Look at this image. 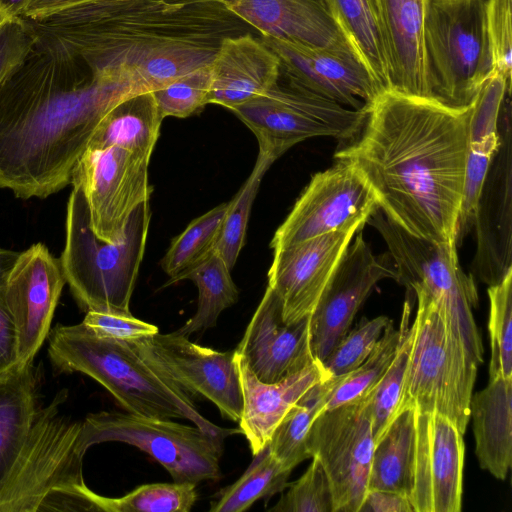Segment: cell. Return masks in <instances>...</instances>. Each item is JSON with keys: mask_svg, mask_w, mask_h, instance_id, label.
Returning <instances> with one entry per match:
<instances>
[{"mask_svg": "<svg viewBox=\"0 0 512 512\" xmlns=\"http://www.w3.org/2000/svg\"><path fill=\"white\" fill-rule=\"evenodd\" d=\"M273 512H333V496L328 477L320 462H312L304 474L295 482L288 484Z\"/></svg>", "mask_w": 512, "mask_h": 512, "instance_id": "43", "label": "cell"}, {"mask_svg": "<svg viewBox=\"0 0 512 512\" xmlns=\"http://www.w3.org/2000/svg\"><path fill=\"white\" fill-rule=\"evenodd\" d=\"M242 391L239 422L253 455L268 444L281 420L297 400L314 384L331 375L314 360L302 370L275 383L259 380L235 350Z\"/></svg>", "mask_w": 512, "mask_h": 512, "instance_id": "26", "label": "cell"}, {"mask_svg": "<svg viewBox=\"0 0 512 512\" xmlns=\"http://www.w3.org/2000/svg\"><path fill=\"white\" fill-rule=\"evenodd\" d=\"M348 46L379 88L390 89L389 66L373 0H323Z\"/></svg>", "mask_w": 512, "mask_h": 512, "instance_id": "31", "label": "cell"}, {"mask_svg": "<svg viewBox=\"0 0 512 512\" xmlns=\"http://www.w3.org/2000/svg\"><path fill=\"white\" fill-rule=\"evenodd\" d=\"M487 293L491 344L489 380L512 378V271L500 283L489 286Z\"/></svg>", "mask_w": 512, "mask_h": 512, "instance_id": "40", "label": "cell"}, {"mask_svg": "<svg viewBox=\"0 0 512 512\" xmlns=\"http://www.w3.org/2000/svg\"><path fill=\"white\" fill-rule=\"evenodd\" d=\"M417 312L400 409L437 413L464 434L478 364L428 295L415 293Z\"/></svg>", "mask_w": 512, "mask_h": 512, "instance_id": "6", "label": "cell"}, {"mask_svg": "<svg viewBox=\"0 0 512 512\" xmlns=\"http://www.w3.org/2000/svg\"><path fill=\"white\" fill-rule=\"evenodd\" d=\"M149 161L118 146L87 149L79 159L71 185L81 189L92 229L100 239L120 241L135 208L149 201Z\"/></svg>", "mask_w": 512, "mask_h": 512, "instance_id": "13", "label": "cell"}, {"mask_svg": "<svg viewBox=\"0 0 512 512\" xmlns=\"http://www.w3.org/2000/svg\"><path fill=\"white\" fill-rule=\"evenodd\" d=\"M260 40L280 61L288 85L352 109L371 105L382 93L350 50L310 46L267 36Z\"/></svg>", "mask_w": 512, "mask_h": 512, "instance_id": "18", "label": "cell"}, {"mask_svg": "<svg viewBox=\"0 0 512 512\" xmlns=\"http://www.w3.org/2000/svg\"><path fill=\"white\" fill-rule=\"evenodd\" d=\"M358 512H414L404 494L388 490H367Z\"/></svg>", "mask_w": 512, "mask_h": 512, "instance_id": "47", "label": "cell"}, {"mask_svg": "<svg viewBox=\"0 0 512 512\" xmlns=\"http://www.w3.org/2000/svg\"><path fill=\"white\" fill-rule=\"evenodd\" d=\"M163 119L152 92L128 96L103 116L87 149L118 146L150 158Z\"/></svg>", "mask_w": 512, "mask_h": 512, "instance_id": "29", "label": "cell"}, {"mask_svg": "<svg viewBox=\"0 0 512 512\" xmlns=\"http://www.w3.org/2000/svg\"><path fill=\"white\" fill-rule=\"evenodd\" d=\"M377 209L376 196L362 174L337 161L313 175L270 247L276 250L350 227L362 228Z\"/></svg>", "mask_w": 512, "mask_h": 512, "instance_id": "14", "label": "cell"}, {"mask_svg": "<svg viewBox=\"0 0 512 512\" xmlns=\"http://www.w3.org/2000/svg\"><path fill=\"white\" fill-rule=\"evenodd\" d=\"M415 422L414 407L401 409L374 444L367 490L394 491L410 498L415 461Z\"/></svg>", "mask_w": 512, "mask_h": 512, "instance_id": "30", "label": "cell"}, {"mask_svg": "<svg viewBox=\"0 0 512 512\" xmlns=\"http://www.w3.org/2000/svg\"><path fill=\"white\" fill-rule=\"evenodd\" d=\"M426 1L373 0L389 66L388 91L432 99L425 54Z\"/></svg>", "mask_w": 512, "mask_h": 512, "instance_id": "23", "label": "cell"}, {"mask_svg": "<svg viewBox=\"0 0 512 512\" xmlns=\"http://www.w3.org/2000/svg\"><path fill=\"white\" fill-rule=\"evenodd\" d=\"M392 320L381 315L372 319L362 318L360 323L341 338L321 362L333 377H339L355 370L369 356Z\"/></svg>", "mask_w": 512, "mask_h": 512, "instance_id": "41", "label": "cell"}, {"mask_svg": "<svg viewBox=\"0 0 512 512\" xmlns=\"http://www.w3.org/2000/svg\"><path fill=\"white\" fill-rule=\"evenodd\" d=\"M413 489L414 512H460L465 445L446 417L416 411Z\"/></svg>", "mask_w": 512, "mask_h": 512, "instance_id": "20", "label": "cell"}, {"mask_svg": "<svg viewBox=\"0 0 512 512\" xmlns=\"http://www.w3.org/2000/svg\"><path fill=\"white\" fill-rule=\"evenodd\" d=\"M371 392L324 409L307 435V452L320 462L330 482L333 512H358L367 491L374 448Z\"/></svg>", "mask_w": 512, "mask_h": 512, "instance_id": "12", "label": "cell"}, {"mask_svg": "<svg viewBox=\"0 0 512 512\" xmlns=\"http://www.w3.org/2000/svg\"><path fill=\"white\" fill-rule=\"evenodd\" d=\"M223 258L213 251L183 278L192 280L199 292L196 313L175 332L188 337L216 325L221 312L238 300V289Z\"/></svg>", "mask_w": 512, "mask_h": 512, "instance_id": "34", "label": "cell"}, {"mask_svg": "<svg viewBox=\"0 0 512 512\" xmlns=\"http://www.w3.org/2000/svg\"><path fill=\"white\" fill-rule=\"evenodd\" d=\"M210 86L209 64L177 78L152 93L163 118H186L209 104Z\"/></svg>", "mask_w": 512, "mask_h": 512, "instance_id": "42", "label": "cell"}, {"mask_svg": "<svg viewBox=\"0 0 512 512\" xmlns=\"http://www.w3.org/2000/svg\"><path fill=\"white\" fill-rule=\"evenodd\" d=\"M483 1H426L424 36L431 96L453 108L471 106L492 75Z\"/></svg>", "mask_w": 512, "mask_h": 512, "instance_id": "8", "label": "cell"}, {"mask_svg": "<svg viewBox=\"0 0 512 512\" xmlns=\"http://www.w3.org/2000/svg\"><path fill=\"white\" fill-rule=\"evenodd\" d=\"M483 11L492 74L511 82L512 0H484Z\"/></svg>", "mask_w": 512, "mask_h": 512, "instance_id": "44", "label": "cell"}, {"mask_svg": "<svg viewBox=\"0 0 512 512\" xmlns=\"http://www.w3.org/2000/svg\"><path fill=\"white\" fill-rule=\"evenodd\" d=\"M128 343L153 369L184 391L213 402L223 417L240 420L243 401L235 350L216 351L176 332H158Z\"/></svg>", "mask_w": 512, "mask_h": 512, "instance_id": "15", "label": "cell"}, {"mask_svg": "<svg viewBox=\"0 0 512 512\" xmlns=\"http://www.w3.org/2000/svg\"><path fill=\"white\" fill-rule=\"evenodd\" d=\"M253 456L241 477L221 492L218 501L211 506V512H242L257 500H268L288 487L292 470L274 457L268 444Z\"/></svg>", "mask_w": 512, "mask_h": 512, "instance_id": "35", "label": "cell"}, {"mask_svg": "<svg viewBox=\"0 0 512 512\" xmlns=\"http://www.w3.org/2000/svg\"><path fill=\"white\" fill-rule=\"evenodd\" d=\"M221 1L262 36L351 51L323 0Z\"/></svg>", "mask_w": 512, "mask_h": 512, "instance_id": "24", "label": "cell"}, {"mask_svg": "<svg viewBox=\"0 0 512 512\" xmlns=\"http://www.w3.org/2000/svg\"><path fill=\"white\" fill-rule=\"evenodd\" d=\"M399 330L391 321L369 356L355 370L343 376L330 395L325 409L361 399L377 385L389 367L397 348Z\"/></svg>", "mask_w": 512, "mask_h": 512, "instance_id": "39", "label": "cell"}, {"mask_svg": "<svg viewBox=\"0 0 512 512\" xmlns=\"http://www.w3.org/2000/svg\"><path fill=\"white\" fill-rule=\"evenodd\" d=\"M209 104L229 110L271 89L280 77V61L260 38L247 32L222 40L210 63Z\"/></svg>", "mask_w": 512, "mask_h": 512, "instance_id": "25", "label": "cell"}, {"mask_svg": "<svg viewBox=\"0 0 512 512\" xmlns=\"http://www.w3.org/2000/svg\"><path fill=\"white\" fill-rule=\"evenodd\" d=\"M470 418L480 467L505 480L512 462V378L490 379L472 394Z\"/></svg>", "mask_w": 512, "mask_h": 512, "instance_id": "27", "label": "cell"}, {"mask_svg": "<svg viewBox=\"0 0 512 512\" xmlns=\"http://www.w3.org/2000/svg\"><path fill=\"white\" fill-rule=\"evenodd\" d=\"M65 283L60 260L44 244L19 253L4 291V307L17 334V364L33 363L48 337Z\"/></svg>", "mask_w": 512, "mask_h": 512, "instance_id": "19", "label": "cell"}, {"mask_svg": "<svg viewBox=\"0 0 512 512\" xmlns=\"http://www.w3.org/2000/svg\"><path fill=\"white\" fill-rule=\"evenodd\" d=\"M350 227L273 250L268 286L278 296L286 322L309 316L356 232Z\"/></svg>", "mask_w": 512, "mask_h": 512, "instance_id": "21", "label": "cell"}, {"mask_svg": "<svg viewBox=\"0 0 512 512\" xmlns=\"http://www.w3.org/2000/svg\"><path fill=\"white\" fill-rule=\"evenodd\" d=\"M471 110L384 91L335 159L362 174L378 208L403 230L457 247Z\"/></svg>", "mask_w": 512, "mask_h": 512, "instance_id": "1", "label": "cell"}, {"mask_svg": "<svg viewBox=\"0 0 512 512\" xmlns=\"http://www.w3.org/2000/svg\"><path fill=\"white\" fill-rule=\"evenodd\" d=\"M36 38L25 18H16L0 30V84L34 49Z\"/></svg>", "mask_w": 512, "mask_h": 512, "instance_id": "46", "label": "cell"}, {"mask_svg": "<svg viewBox=\"0 0 512 512\" xmlns=\"http://www.w3.org/2000/svg\"><path fill=\"white\" fill-rule=\"evenodd\" d=\"M103 442H122L145 451L169 472L174 482L197 484L221 476L223 440L195 425L129 412L87 415L79 436L81 450L86 453L91 446Z\"/></svg>", "mask_w": 512, "mask_h": 512, "instance_id": "10", "label": "cell"}, {"mask_svg": "<svg viewBox=\"0 0 512 512\" xmlns=\"http://www.w3.org/2000/svg\"><path fill=\"white\" fill-rule=\"evenodd\" d=\"M48 356L58 373H83L104 386L129 413L180 418L224 440L241 433L206 419L187 392L153 369L128 342L97 336L82 323L58 324L48 334Z\"/></svg>", "mask_w": 512, "mask_h": 512, "instance_id": "4", "label": "cell"}, {"mask_svg": "<svg viewBox=\"0 0 512 512\" xmlns=\"http://www.w3.org/2000/svg\"><path fill=\"white\" fill-rule=\"evenodd\" d=\"M95 0H33L23 18L39 21Z\"/></svg>", "mask_w": 512, "mask_h": 512, "instance_id": "49", "label": "cell"}, {"mask_svg": "<svg viewBox=\"0 0 512 512\" xmlns=\"http://www.w3.org/2000/svg\"><path fill=\"white\" fill-rule=\"evenodd\" d=\"M26 20L34 47L80 59L130 95L209 65L224 38L248 31L221 0H95Z\"/></svg>", "mask_w": 512, "mask_h": 512, "instance_id": "2", "label": "cell"}, {"mask_svg": "<svg viewBox=\"0 0 512 512\" xmlns=\"http://www.w3.org/2000/svg\"><path fill=\"white\" fill-rule=\"evenodd\" d=\"M309 318L286 322L278 296L267 285L236 352L259 380L279 382L316 360L310 348Z\"/></svg>", "mask_w": 512, "mask_h": 512, "instance_id": "22", "label": "cell"}, {"mask_svg": "<svg viewBox=\"0 0 512 512\" xmlns=\"http://www.w3.org/2000/svg\"><path fill=\"white\" fill-rule=\"evenodd\" d=\"M13 19L16 18H13L7 9L0 3V30Z\"/></svg>", "mask_w": 512, "mask_h": 512, "instance_id": "52", "label": "cell"}, {"mask_svg": "<svg viewBox=\"0 0 512 512\" xmlns=\"http://www.w3.org/2000/svg\"><path fill=\"white\" fill-rule=\"evenodd\" d=\"M256 136L259 151L279 158L308 138L351 141L361 131L368 106L352 109L318 95L277 83L266 93L231 110Z\"/></svg>", "mask_w": 512, "mask_h": 512, "instance_id": "11", "label": "cell"}, {"mask_svg": "<svg viewBox=\"0 0 512 512\" xmlns=\"http://www.w3.org/2000/svg\"><path fill=\"white\" fill-rule=\"evenodd\" d=\"M20 252L0 247V306L4 307V291L8 276Z\"/></svg>", "mask_w": 512, "mask_h": 512, "instance_id": "50", "label": "cell"}, {"mask_svg": "<svg viewBox=\"0 0 512 512\" xmlns=\"http://www.w3.org/2000/svg\"><path fill=\"white\" fill-rule=\"evenodd\" d=\"M343 376H330L310 387L289 409L273 432L268 446L285 468L293 470L302 461L310 458L306 448L309 429L315 418L325 409L330 395Z\"/></svg>", "mask_w": 512, "mask_h": 512, "instance_id": "32", "label": "cell"}, {"mask_svg": "<svg viewBox=\"0 0 512 512\" xmlns=\"http://www.w3.org/2000/svg\"><path fill=\"white\" fill-rule=\"evenodd\" d=\"M448 1H464V0H448Z\"/></svg>", "mask_w": 512, "mask_h": 512, "instance_id": "53", "label": "cell"}, {"mask_svg": "<svg viewBox=\"0 0 512 512\" xmlns=\"http://www.w3.org/2000/svg\"><path fill=\"white\" fill-rule=\"evenodd\" d=\"M276 159L278 158L269 152L259 151L251 174L229 201L214 251L223 258L230 270L244 245L250 212L262 178Z\"/></svg>", "mask_w": 512, "mask_h": 512, "instance_id": "37", "label": "cell"}, {"mask_svg": "<svg viewBox=\"0 0 512 512\" xmlns=\"http://www.w3.org/2000/svg\"><path fill=\"white\" fill-rule=\"evenodd\" d=\"M196 500V484L173 482L141 485L118 498L97 494L96 502L103 512H188Z\"/></svg>", "mask_w": 512, "mask_h": 512, "instance_id": "38", "label": "cell"}, {"mask_svg": "<svg viewBox=\"0 0 512 512\" xmlns=\"http://www.w3.org/2000/svg\"><path fill=\"white\" fill-rule=\"evenodd\" d=\"M66 210L61 268L78 305L88 311L129 313L151 218L149 201L133 211L124 237L115 243L93 231L81 189L72 185Z\"/></svg>", "mask_w": 512, "mask_h": 512, "instance_id": "5", "label": "cell"}, {"mask_svg": "<svg viewBox=\"0 0 512 512\" xmlns=\"http://www.w3.org/2000/svg\"><path fill=\"white\" fill-rule=\"evenodd\" d=\"M128 96L80 59L34 47L0 84V188L29 199L70 185L99 122Z\"/></svg>", "mask_w": 512, "mask_h": 512, "instance_id": "3", "label": "cell"}, {"mask_svg": "<svg viewBox=\"0 0 512 512\" xmlns=\"http://www.w3.org/2000/svg\"><path fill=\"white\" fill-rule=\"evenodd\" d=\"M412 308V291L407 290L395 355L382 378L372 389L370 396L374 444L385 433L400 409L414 337V326L410 323Z\"/></svg>", "mask_w": 512, "mask_h": 512, "instance_id": "33", "label": "cell"}, {"mask_svg": "<svg viewBox=\"0 0 512 512\" xmlns=\"http://www.w3.org/2000/svg\"><path fill=\"white\" fill-rule=\"evenodd\" d=\"M383 279L398 280L391 254L373 253L362 233H358L310 314V348L314 359L322 362L326 358L349 331L361 305Z\"/></svg>", "mask_w": 512, "mask_h": 512, "instance_id": "16", "label": "cell"}, {"mask_svg": "<svg viewBox=\"0 0 512 512\" xmlns=\"http://www.w3.org/2000/svg\"><path fill=\"white\" fill-rule=\"evenodd\" d=\"M387 244L397 270V282L412 293L431 297L471 357L483 363V344L472 313L478 306L474 278L459 265L457 247L414 236L378 208L367 220Z\"/></svg>", "mask_w": 512, "mask_h": 512, "instance_id": "7", "label": "cell"}, {"mask_svg": "<svg viewBox=\"0 0 512 512\" xmlns=\"http://www.w3.org/2000/svg\"><path fill=\"white\" fill-rule=\"evenodd\" d=\"M67 391L38 407L20 455L0 490V512H37L50 493L82 487V421L61 415Z\"/></svg>", "mask_w": 512, "mask_h": 512, "instance_id": "9", "label": "cell"}, {"mask_svg": "<svg viewBox=\"0 0 512 512\" xmlns=\"http://www.w3.org/2000/svg\"><path fill=\"white\" fill-rule=\"evenodd\" d=\"M228 206L229 202L222 203L195 218L172 240L161 261L162 269L170 278L168 284L183 280L214 251Z\"/></svg>", "mask_w": 512, "mask_h": 512, "instance_id": "36", "label": "cell"}, {"mask_svg": "<svg viewBox=\"0 0 512 512\" xmlns=\"http://www.w3.org/2000/svg\"><path fill=\"white\" fill-rule=\"evenodd\" d=\"M37 409L33 363L17 364L0 375V490L26 443Z\"/></svg>", "mask_w": 512, "mask_h": 512, "instance_id": "28", "label": "cell"}, {"mask_svg": "<svg viewBox=\"0 0 512 512\" xmlns=\"http://www.w3.org/2000/svg\"><path fill=\"white\" fill-rule=\"evenodd\" d=\"M499 145L478 200L474 229L477 247L472 277L489 286L512 271V132L510 96L499 116Z\"/></svg>", "mask_w": 512, "mask_h": 512, "instance_id": "17", "label": "cell"}, {"mask_svg": "<svg viewBox=\"0 0 512 512\" xmlns=\"http://www.w3.org/2000/svg\"><path fill=\"white\" fill-rule=\"evenodd\" d=\"M18 363L17 334L5 308L0 306V375Z\"/></svg>", "mask_w": 512, "mask_h": 512, "instance_id": "48", "label": "cell"}, {"mask_svg": "<svg viewBox=\"0 0 512 512\" xmlns=\"http://www.w3.org/2000/svg\"><path fill=\"white\" fill-rule=\"evenodd\" d=\"M33 0H0L13 18H23Z\"/></svg>", "mask_w": 512, "mask_h": 512, "instance_id": "51", "label": "cell"}, {"mask_svg": "<svg viewBox=\"0 0 512 512\" xmlns=\"http://www.w3.org/2000/svg\"><path fill=\"white\" fill-rule=\"evenodd\" d=\"M93 334L123 342L158 333V327L135 318L131 312L88 311L81 322Z\"/></svg>", "mask_w": 512, "mask_h": 512, "instance_id": "45", "label": "cell"}]
</instances>
